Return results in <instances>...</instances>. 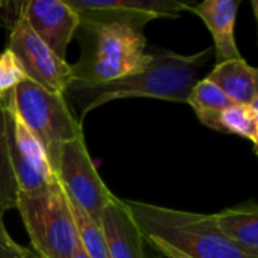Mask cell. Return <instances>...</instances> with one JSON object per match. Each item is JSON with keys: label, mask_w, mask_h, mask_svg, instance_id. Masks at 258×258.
Here are the masks:
<instances>
[{"label": "cell", "mask_w": 258, "mask_h": 258, "mask_svg": "<svg viewBox=\"0 0 258 258\" xmlns=\"http://www.w3.org/2000/svg\"><path fill=\"white\" fill-rule=\"evenodd\" d=\"M26 73L21 68L20 62L14 56V53L6 48L0 53V97L6 98L14 88H17L21 82H24Z\"/></svg>", "instance_id": "19"}, {"label": "cell", "mask_w": 258, "mask_h": 258, "mask_svg": "<svg viewBox=\"0 0 258 258\" xmlns=\"http://www.w3.org/2000/svg\"><path fill=\"white\" fill-rule=\"evenodd\" d=\"M5 132L18 194H32L56 180L47 154L35 135L23 124L11 101L5 103Z\"/></svg>", "instance_id": "8"}, {"label": "cell", "mask_w": 258, "mask_h": 258, "mask_svg": "<svg viewBox=\"0 0 258 258\" xmlns=\"http://www.w3.org/2000/svg\"><path fill=\"white\" fill-rule=\"evenodd\" d=\"M204 79L236 104H258V70L243 57L216 63Z\"/></svg>", "instance_id": "12"}, {"label": "cell", "mask_w": 258, "mask_h": 258, "mask_svg": "<svg viewBox=\"0 0 258 258\" xmlns=\"http://www.w3.org/2000/svg\"><path fill=\"white\" fill-rule=\"evenodd\" d=\"M80 57L71 65L73 85L91 86L138 73L150 62L144 26L148 15L85 11L77 12ZM70 83V85H71Z\"/></svg>", "instance_id": "1"}, {"label": "cell", "mask_w": 258, "mask_h": 258, "mask_svg": "<svg viewBox=\"0 0 258 258\" xmlns=\"http://www.w3.org/2000/svg\"><path fill=\"white\" fill-rule=\"evenodd\" d=\"M15 113L44 148L54 172L62 147L83 136L82 124L73 115L63 95L26 79L8 95Z\"/></svg>", "instance_id": "5"}, {"label": "cell", "mask_w": 258, "mask_h": 258, "mask_svg": "<svg viewBox=\"0 0 258 258\" xmlns=\"http://www.w3.org/2000/svg\"><path fill=\"white\" fill-rule=\"evenodd\" d=\"M15 209L33 251L44 258H73L80 242L68 198L57 178L38 192L18 194Z\"/></svg>", "instance_id": "4"}, {"label": "cell", "mask_w": 258, "mask_h": 258, "mask_svg": "<svg viewBox=\"0 0 258 258\" xmlns=\"http://www.w3.org/2000/svg\"><path fill=\"white\" fill-rule=\"evenodd\" d=\"M186 103L194 109L198 119L219 113L233 104V101L207 79H201L195 83Z\"/></svg>", "instance_id": "17"}, {"label": "cell", "mask_w": 258, "mask_h": 258, "mask_svg": "<svg viewBox=\"0 0 258 258\" xmlns=\"http://www.w3.org/2000/svg\"><path fill=\"white\" fill-rule=\"evenodd\" d=\"M240 0H204L189 3L187 11L198 15L215 41L216 63L240 59L236 42V21Z\"/></svg>", "instance_id": "10"}, {"label": "cell", "mask_w": 258, "mask_h": 258, "mask_svg": "<svg viewBox=\"0 0 258 258\" xmlns=\"http://www.w3.org/2000/svg\"><path fill=\"white\" fill-rule=\"evenodd\" d=\"M100 225L106 239L107 258H148L145 240L122 200L115 198L103 210Z\"/></svg>", "instance_id": "11"}, {"label": "cell", "mask_w": 258, "mask_h": 258, "mask_svg": "<svg viewBox=\"0 0 258 258\" xmlns=\"http://www.w3.org/2000/svg\"><path fill=\"white\" fill-rule=\"evenodd\" d=\"M73 258H89L88 255H86V252L82 249V246L79 245V248H77V251L74 252V255H73Z\"/></svg>", "instance_id": "23"}, {"label": "cell", "mask_w": 258, "mask_h": 258, "mask_svg": "<svg viewBox=\"0 0 258 258\" xmlns=\"http://www.w3.org/2000/svg\"><path fill=\"white\" fill-rule=\"evenodd\" d=\"M144 240H156L189 258H257L245 254L218 230L213 215L192 213L122 200Z\"/></svg>", "instance_id": "3"}, {"label": "cell", "mask_w": 258, "mask_h": 258, "mask_svg": "<svg viewBox=\"0 0 258 258\" xmlns=\"http://www.w3.org/2000/svg\"><path fill=\"white\" fill-rule=\"evenodd\" d=\"M12 258H44L41 257L36 251H33L32 248H26V246H21V245H18L17 246V251H15V254H14V257Z\"/></svg>", "instance_id": "22"}, {"label": "cell", "mask_w": 258, "mask_h": 258, "mask_svg": "<svg viewBox=\"0 0 258 258\" xmlns=\"http://www.w3.org/2000/svg\"><path fill=\"white\" fill-rule=\"evenodd\" d=\"M70 203L71 213L76 222L79 242L82 249L89 258H107V246L104 233L101 230L100 222H95L91 216H88L82 209H79L74 203Z\"/></svg>", "instance_id": "16"}, {"label": "cell", "mask_w": 258, "mask_h": 258, "mask_svg": "<svg viewBox=\"0 0 258 258\" xmlns=\"http://www.w3.org/2000/svg\"><path fill=\"white\" fill-rule=\"evenodd\" d=\"M54 175L67 198L95 222H100L103 210L116 198L97 172L83 136L62 147Z\"/></svg>", "instance_id": "6"}, {"label": "cell", "mask_w": 258, "mask_h": 258, "mask_svg": "<svg viewBox=\"0 0 258 258\" xmlns=\"http://www.w3.org/2000/svg\"><path fill=\"white\" fill-rule=\"evenodd\" d=\"M5 209L0 206V258H12L17 251V243L11 239V236L6 231L3 216H5Z\"/></svg>", "instance_id": "20"}, {"label": "cell", "mask_w": 258, "mask_h": 258, "mask_svg": "<svg viewBox=\"0 0 258 258\" xmlns=\"http://www.w3.org/2000/svg\"><path fill=\"white\" fill-rule=\"evenodd\" d=\"M145 243L147 245H150L157 254H160L162 257L165 258H189L186 257L184 254H181V252H178V251H175V249H172V248H169V246H166L165 243H160V242H156V240H145Z\"/></svg>", "instance_id": "21"}, {"label": "cell", "mask_w": 258, "mask_h": 258, "mask_svg": "<svg viewBox=\"0 0 258 258\" xmlns=\"http://www.w3.org/2000/svg\"><path fill=\"white\" fill-rule=\"evenodd\" d=\"M76 12L85 11H113L125 14L148 15L154 18H174L187 11L189 3L180 0H65Z\"/></svg>", "instance_id": "14"}, {"label": "cell", "mask_w": 258, "mask_h": 258, "mask_svg": "<svg viewBox=\"0 0 258 258\" xmlns=\"http://www.w3.org/2000/svg\"><path fill=\"white\" fill-rule=\"evenodd\" d=\"M213 50L204 48L195 54H180L166 48L150 51L147 67L130 76L91 85H70L65 100L79 112V122L91 110L121 98H157L165 101L186 103L187 97L212 59Z\"/></svg>", "instance_id": "2"}, {"label": "cell", "mask_w": 258, "mask_h": 258, "mask_svg": "<svg viewBox=\"0 0 258 258\" xmlns=\"http://www.w3.org/2000/svg\"><path fill=\"white\" fill-rule=\"evenodd\" d=\"M212 130L236 135L249 141L254 147L258 144V104L233 103L219 113L209 115L200 119Z\"/></svg>", "instance_id": "15"}, {"label": "cell", "mask_w": 258, "mask_h": 258, "mask_svg": "<svg viewBox=\"0 0 258 258\" xmlns=\"http://www.w3.org/2000/svg\"><path fill=\"white\" fill-rule=\"evenodd\" d=\"M17 12L27 21L36 36L62 60L80 23V15L65 0L17 2Z\"/></svg>", "instance_id": "9"}, {"label": "cell", "mask_w": 258, "mask_h": 258, "mask_svg": "<svg viewBox=\"0 0 258 258\" xmlns=\"http://www.w3.org/2000/svg\"><path fill=\"white\" fill-rule=\"evenodd\" d=\"M218 230L245 254L258 258V207L254 201L213 215Z\"/></svg>", "instance_id": "13"}, {"label": "cell", "mask_w": 258, "mask_h": 258, "mask_svg": "<svg viewBox=\"0 0 258 258\" xmlns=\"http://www.w3.org/2000/svg\"><path fill=\"white\" fill-rule=\"evenodd\" d=\"M6 98L0 97V206L5 210H9V209H15V206H17L18 186H17V181H15V177L12 172L8 141H6V132H5Z\"/></svg>", "instance_id": "18"}, {"label": "cell", "mask_w": 258, "mask_h": 258, "mask_svg": "<svg viewBox=\"0 0 258 258\" xmlns=\"http://www.w3.org/2000/svg\"><path fill=\"white\" fill-rule=\"evenodd\" d=\"M15 9V3H12ZM9 27V45L26 77L50 92L65 95L73 82V70L67 60L59 59L30 29L27 21L17 12H6Z\"/></svg>", "instance_id": "7"}]
</instances>
